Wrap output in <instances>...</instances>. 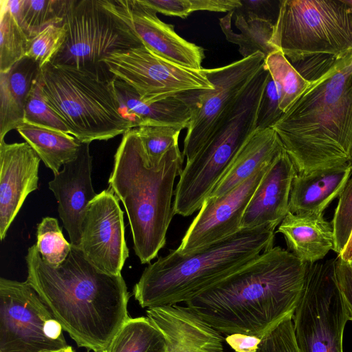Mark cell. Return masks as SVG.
<instances>
[{"mask_svg":"<svg viewBox=\"0 0 352 352\" xmlns=\"http://www.w3.org/2000/svg\"><path fill=\"white\" fill-rule=\"evenodd\" d=\"M306 263L272 247L186 302L190 310L226 336L263 339L293 315L303 287Z\"/></svg>","mask_w":352,"mask_h":352,"instance_id":"6da1fadb","label":"cell"},{"mask_svg":"<svg viewBox=\"0 0 352 352\" xmlns=\"http://www.w3.org/2000/svg\"><path fill=\"white\" fill-rule=\"evenodd\" d=\"M26 282L37 292L63 329L80 347L104 352L129 318L130 294L122 276L102 272L72 245L56 267L43 261L36 245L25 256Z\"/></svg>","mask_w":352,"mask_h":352,"instance_id":"7a4b0ae2","label":"cell"},{"mask_svg":"<svg viewBox=\"0 0 352 352\" xmlns=\"http://www.w3.org/2000/svg\"><path fill=\"white\" fill-rule=\"evenodd\" d=\"M272 128L298 173L352 165V52L311 82Z\"/></svg>","mask_w":352,"mask_h":352,"instance_id":"3957f363","label":"cell"},{"mask_svg":"<svg viewBox=\"0 0 352 352\" xmlns=\"http://www.w3.org/2000/svg\"><path fill=\"white\" fill-rule=\"evenodd\" d=\"M179 144L157 166L148 164L135 128L123 134L114 155L109 188L126 212L133 249L142 264L150 263L164 248L173 217L174 183L183 170Z\"/></svg>","mask_w":352,"mask_h":352,"instance_id":"277c9868","label":"cell"},{"mask_svg":"<svg viewBox=\"0 0 352 352\" xmlns=\"http://www.w3.org/2000/svg\"><path fill=\"white\" fill-rule=\"evenodd\" d=\"M274 230H241L186 254L171 250L144 269L134 286V297L143 308L186 302L273 247Z\"/></svg>","mask_w":352,"mask_h":352,"instance_id":"5b68a950","label":"cell"},{"mask_svg":"<svg viewBox=\"0 0 352 352\" xmlns=\"http://www.w3.org/2000/svg\"><path fill=\"white\" fill-rule=\"evenodd\" d=\"M268 75L263 65L208 141L186 161L175 190L174 214L188 217L201 208L254 133L258 107Z\"/></svg>","mask_w":352,"mask_h":352,"instance_id":"8992f818","label":"cell"},{"mask_svg":"<svg viewBox=\"0 0 352 352\" xmlns=\"http://www.w3.org/2000/svg\"><path fill=\"white\" fill-rule=\"evenodd\" d=\"M40 80L45 100L79 142L108 140L133 129L121 112L113 79L50 63Z\"/></svg>","mask_w":352,"mask_h":352,"instance_id":"52a82bcc","label":"cell"},{"mask_svg":"<svg viewBox=\"0 0 352 352\" xmlns=\"http://www.w3.org/2000/svg\"><path fill=\"white\" fill-rule=\"evenodd\" d=\"M272 44L290 63L352 52V6L346 0H282Z\"/></svg>","mask_w":352,"mask_h":352,"instance_id":"ba28073f","label":"cell"},{"mask_svg":"<svg viewBox=\"0 0 352 352\" xmlns=\"http://www.w3.org/2000/svg\"><path fill=\"white\" fill-rule=\"evenodd\" d=\"M63 24L67 37L51 63L74 67L102 80L114 78L104 63L106 58L142 44L107 0H70Z\"/></svg>","mask_w":352,"mask_h":352,"instance_id":"9c48e42d","label":"cell"},{"mask_svg":"<svg viewBox=\"0 0 352 352\" xmlns=\"http://www.w3.org/2000/svg\"><path fill=\"white\" fill-rule=\"evenodd\" d=\"M336 258L306 263L303 287L293 314L300 352H343L349 320L335 272Z\"/></svg>","mask_w":352,"mask_h":352,"instance_id":"30bf717a","label":"cell"},{"mask_svg":"<svg viewBox=\"0 0 352 352\" xmlns=\"http://www.w3.org/2000/svg\"><path fill=\"white\" fill-rule=\"evenodd\" d=\"M63 327L26 281L0 278V352H57Z\"/></svg>","mask_w":352,"mask_h":352,"instance_id":"8fae6325","label":"cell"},{"mask_svg":"<svg viewBox=\"0 0 352 352\" xmlns=\"http://www.w3.org/2000/svg\"><path fill=\"white\" fill-rule=\"evenodd\" d=\"M264 61V55L257 52L225 66L206 69L214 88L183 94L191 111L182 152L186 161L190 160L211 138Z\"/></svg>","mask_w":352,"mask_h":352,"instance_id":"7c38bea8","label":"cell"},{"mask_svg":"<svg viewBox=\"0 0 352 352\" xmlns=\"http://www.w3.org/2000/svg\"><path fill=\"white\" fill-rule=\"evenodd\" d=\"M109 72L132 87L146 102H155L197 89L214 88L206 69L171 63L143 44L112 54L104 60Z\"/></svg>","mask_w":352,"mask_h":352,"instance_id":"4fadbf2b","label":"cell"},{"mask_svg":"<svg viewBox=\"0 0 352 352\" xmlns=\"http://www.w3.org/2000/svg\"><path fill=\"white\" fill-rule=\"evenodd\" d=\"M79 249L99 270L120 275L129 257L124 212L118 197L109 187L97 194L83 217Z\"/></svg>","mask_w":352,"mask_h":352,"instance_id":"5bb4252c","label":"cell"},{"mask_svg":"<svg viewBox=\"0 0 352 352\" xmlns=\"http://www.w3.org/2000/svg\"><path fill=\"white\" fill-rule=\"evenodd\" d=\"M271 163L223 196L206 199L176 250L191 253L240 231L244 212Z\"/></svg>","mask_w":352,"mask_h":352,"instance_id":"9a60e30c","label":"cell"},{"mask_svg":"<svg viewBox=\"0 0 352 352\" xmlns=\"http://www.w3.org/2000/svg\"><path fill=\"white\" fill-rule=\"evenodd\" d=\"M107 1L151 51L179 66L195 70L204 69V49L181 37L174 25L161 21L157 12L142 0Z\"/></svg>","mask_w":352,"mask_h":352,"instance_id":"2e32d148","label":"cell"},{"mask_svg":"<svg viewBox=\"0 0 352 352\" xmlns=\"http://www.w3.org/2000/svg\"><path fill=\"white\" fill-rule=\"evenodd\" d=\"M26 142H0V238L3 241L30 193L38 187L41 162Z\"/></svg>","mask_w":352,"mask_h":352,"instance_id":"e0dca14e","label":"cell"},{"mask_svg":"<svg viewBox=\"0 0 352 352\" xmlns=\"http://www.w3.org/2000/svg\"><path fill=\"white\" fill-rule=\"evenodd\" d=\"M89 144L81 142L77 157L65 164L49 182V188L57 200L58 214L70 243L78 248L84 215L89 204L97 195L91 180L93 157Z\"/></svg>","mask_w":352,"mask_h":352,"instance_id":"ac0fdd59","label":"cell"},{"mask_svg":"<svg viewBox=\"0 0 352 352\" xmlns=\"http://www.w3.org/2000/svg\"><path fill=\"white\" fill-rule=\"evenodd\" d=\"M296 168L284 150L272 162L242 217L241 230L261 226L275 229L289 212L292 184Z\"/></svg>","mask_w":352,"mask_h":352,"instance_id":"d6986e66","label":"cell"},{"mask_svg":"<svg viewBox=\"0 0 352 352\" xmlns=\"http://www.w3.org/2000/svg\"><path fill=\"white\" fill-rule=\"evenodd\" d=\"M146 315L164 335L168 352H224L222 333L187 307L148 308Z\"/></svg>","mask_w":352,"mask_h":352,"instance_id":"ffe728a7","label":"cell"},{"mask_svg":"<svg viewBox=\"0 0 352 352\" xmlns=\"http://www.w3.org/2000/svg\"><path fill=\"white\" fill-rule=\"evenodd\" d=\"M352 175V165L297 173L291 188L289 212L293 214H323L342 192Z\"/></svg>","mask_w":352,"mask_h":352,"instance_id":"44dd1931","label":"cell"},{"mask_svg":"<svg viewBox=\"0 0 352 352\" xmlns=\"http://www.w3.org/2000/svg\"><path fill=\"white\" fill-rule=\"evenodd\" d=\"M113 85L121 112L131 121L133 128L146 125L187 128L191 111L190 104L183 94L155 102H146L121 80L114 77Z\"/></svg>","mask_w":352,"mask_h":352,"instance_id":"7402d4cb","label":"cell"},{"mask_svg":"<svg viewBox=\"0 0 352 352\" xmlns=\"http://www.w3.org/2000/svg\"><path fill=\"white\" fill-rule=\"evenodd\" d=\"M277 232L281 233L288 251L305 263L322 260L334 247V231L331 222L323 214L287 213Z\"/></svg>","mask_w":352,"mask_h":352,"instance_id":"603a6c76","label":"cell"},{"mask_svg":"<svg viewBox=\"0 0 352 352\" xmlns=\"http://www.w3.org/2000/svg\"><path fill=\"white\" fill-rule=\"evenodd\" d=\"M284 150L283 143L274 129L256 130L206 199L217 198L226 194L252 177L263 166L272 162Z\"/></svg>","mask_w":352,"mask_h":352,"instance_id":"cb8c5ba5","label":"cell"},{"mask_svg":"<svg viewBox=\"0 0 352 352\" xmlns=\"http://www.w3.org/2000/svg\"><path fill=\"white\" fill-rule=\"evenodd\" d=\"M41 67L25 57L6 72L0 73V142L24 123V109Z\"/></svg>","mask_w":352,"mask_h":352,"instance_id":"d4e9b609","label":"cell"},{"mask_svg":"<svg viewBox=\"0 0 352 352\" xmlns=\"http://www.w3.org/2000/svg\"><path fill=\"white\" fill-rule=\"evenodd\" d=\"M16 130L54 175L78 156L81 142L71 134L25 122Z\"/></svg>","mask_w":352,"mask_h":352,"instance_id":"484cf974","label":"cell"},{"mask_svg":"<svg viewBox=\"0 0 352 352\" xmlns=\"http://www.w3.org/2000/svg\"><path fill=\"white\" fill-rule=\"evenodd\" d=\"M233 10L219 18V23L226 40L239 46L242 58L257 52L263 54L266 58L279 50L271 43L274 25L262 19H245Z\"/></svg>","mask_w":352,"mask_h":352,"instance_id":"4316f807","label":"cell"},{"mask_svg":"<svg viewBox=\"0 0 352 352\" xmlns=\"http://www.w3.org/2000/svg\"><path fill=\"white\" fill-rule=\"evenodd\" d=\"M104 352H168L163 333L147 317L129 318Z\"/></svg>","mask_w":352,"mask_h":352,"instance_id":"83f0119b","label":"cell"},{"mask_svg":"<svg viewBox=\"0 0 352 352\" xmlns=\"http://www.w3.org/2000/svg\"><path fill=\"white\" fill-rule=\"evenodd\" d=\"M29 39L50 25H62L70 0H6Z\"/></svg>","mask_w":352,"mask_h":352,"instance_id":"f1b7e54d","label":"cell"},{"mask_svg":"<svg viewBox=\"0 0 352 352\" xmlns=\"http://www.w3.org/2000/svg\"><path fill=\"white\" fill-rule=\"evenodd\" d=\"M264 66L274 80L280 96V109L285 113L310 82L303 78L280 50L265 58Z\"/></svg>","mask_w":352,"mask_h":352,"instance_id":"f546056e","label":"cell"},{"mask_svg":"<svg viewBox=\"0 0 352 352\" xmlns=\"http://www.w3.org/2000/svg\"><path fill=\"white\" fill-rule=\"evenodd\" d=\"M30 39L18 24L6 0L0 1V73L25 57Z\"/></svg>","mask_w":352,"mask_h":352,"instance_id":"4dcf8cb0","label":"cell"},{"mask_svg":"<svg viewBox=\"0 0 352 352\" xmlns=\"http://www.w3.org/2000/svg\"><path fill=\"white\" fill-rule=\"evenodd\" d=\"M36 247L47 265L56 267L68 256L72 244L64 237L56 218L46 217L37 225Z\"/></svg>","mask_w":352,"mask_h":352,"instance_id":"1f68e13d","label":"cell"},{"mask_svg":"<svg viewBox=\"0 0 352 352\" xmlns=\"http://www.w3.org/2000/svg\"><path fill=\"white\" fill-rule=\"evenodd\" d=\"M148 165L157 166L164 155L178 145L180 127L170 125H146L135 128Z\"/></svg>","mask_w":352,"mask_h":352,"instance_id":"d6a6232c","label":"cell"},{"mask_svg":"<svg viewBox=\"0 0 352 352\" xmlns=\"http://www.w3.org/2000/svg\"><path fill=\"white\" fill-rule=\"evenodd\" d=\"M157 13L182 19L196 11L229 12L241 6L240 0H142Z\"/></svg>","mask_w":352,"mask_h":352,"instance_id":"836d02e7","label":"cell"},{"mask_svg":"<svg viewBox=\"0 0 352 352\" xmlns=\"http://www.w3.org/2000/svg\"><path fill=\"white\" fill-rule=\"evenodd\" d=\"M24 122L69 134V131L63 119L45 100L40 74L28 97L24 109Z\"/></svg>","mask_w":352,"mask_h":352,"instance_id":"e575fe53","label":"cell"},{"mask_svg":"<svg viewBox=\"0 0 352 352\" xmlns=\"http://www.w3.org/2000/svg\"><path fill=\"white\" fill-rule=\"evenodd\" d=\"M67 37L65 25H50L30 39L25 57L36 61L41 69L50 63L62 48Z\"/></svg>","mask_w":352,"mask_h":352,"instance_id":"d590c367","label":"cell"},{"mask_svg":"<svg viewBox=\"0 0 352 352\" xmlns=\"http://www.w3.org/2000/svg\"><path fill=\"white\" fill-rule=\"evenodd\" d=\"M331 223L334 231L333 250L338 255L344 248L352 231V176L339 197Z\"/></svg>","mask_w":352,"mask_h":352,"instance_id":"8d00e7d4","label":"cell"},{"mask_svg":"<svg viewBox=\"0 0 352 352\" xmlns=\"http://www.w3.org/2000/svg\"><path fill=\"white\" fill-rule=\"evenodd\" d=\"M279 104V92L269 73L258 107L256 119V130L272 128L282 117L284 113L280 109Z\"/></svg>","mask_w":352,"mask_h":352,"instance_id":"74e56055","label":"cell"},{"mask_svg":"<svg viewBox=\"0 0 352 352\" xmlns=\"http://www.w3.org/2000/svg\"><path fill=\"white\" fill-rule=\"evenodd\" d=\"M257 352H300L294 335L293 315L284 318L262 339Z\"/></svg>","mask_w":352,"mask_h":352,"instance_id":"f35d334b","label":"cell"},{"mask_svg":"<svg viewBox=\"0 0 352 352\" xmlns=\"http://www.w3.org/2000/svg\"><path fill=\"white\" fill-rule=\"evenodd\" d=\"M345 56L318 54L291 63L301 76L311 83L324 75Z\"/></svg>","mask_w":352,"mask_h":352,"instance_id":"ab89813d","label":"cell"},{"mask_svg":"<svg viewBox=\"0 0 352 352\" xmlns=\"http://www.w3.org/2000/svg\"><path fill=\"white\" fill-rule=\"evenodd\" d=\"M241 6L234 13L245 19H258L275 25L280 12L282 0H240Z\"/></svg>","mask_w":352,"mask_h":352,"instance_id":"60d3db41","label":"cell"},{"mask_svg":"<svg viewBox=\"0 0 352 352\" xmlns=\"http://www.w3.org/2000/svg\"><path fill=\"white\" fill-rule=\"evenodd\" d=\"M335 272L349 318L352 320V275L346 263L338 256L336 258Z\"/></svg>","mask_w":352,"mask_h":352,"instance_id":"b9f144b4","label":"cell"},{"mask_svg":"<svg viewBox=\"0 0 352 352\" xmlns=\"http://www.w3.org/2000/svg\"><path fill=\"white\" fill-rule=\"evenodd\" d=\"M225 341L235 352H257L262 339L243 333L228 335Z\"/></svg>","mask_w":352,"mask_h":352,"instance_id":"7bdbcfd3","label":"cell"},{"mask_svg":"<svg viewBox=\"0 0 352 352\" xmlns=\"http://www.w3.org/2000/svg\"><path fill=\"white\" fill-rule=\"evenodd\" d=\"M338 256L345 262L352 258V231L344 248Z\"/></svg>","mask_w":352,"mask_h":352,"instance_id":"ee69618b","label":"cell"},{"mask_svg":"<svg viewBox=\"0 0 352 352\" xmlns=\"http://www.w3.org/2000/svg\"><path fill=\"white\" fill-rule=\"evenodd\" d=\"M345 263H346V265L350 273L352 275V258H351L350 260H349L348 261H346Z\"/></svg>","mask_w":352,"mask_h":352,"instance_id":"f6af8a7d","label":"cell"},{"mask_svg":"<svg viewBox=\"0 0 352 352\" xmlns=\"http://www.w3.org/2000/svg\"><path fill=\"white\" fill-rule=\"evenodd\" d=\"M74 349L72 346H69L66 349L57 352H72Z\"/></svg>","mask_w":352,"mask_h":352,"instance_id":"bcb514c9","label":"cell"},{"mask_svg":"<svg viewBox=\"0 0 352 352\" xmlns=\"http://www.w3.org/2000/svg\"><path fill=\"white\" fill-rule=\"evenodd\" d=\"M346 1L352 6V0H346Z\"/></svg>","mask_w":352,"mask_h":352,"instance_id":"7dc6e473","label":"cell"},{"mask_svg":"<svg viewBox=\"0 0 352 352\" xmlns=\"http://www.w3.org/2000/svg\"><path fill=\"white\" fill-rule=\"evenodd\" d=\"M72 352H74V351L73 350Z\"/></svg>","mask_w":352,"mask_h":352,"instance_id":"c3c4849f","label":"cell"}]
</instances>
